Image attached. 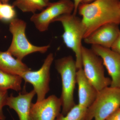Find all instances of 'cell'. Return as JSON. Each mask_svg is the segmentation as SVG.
Segmentation results:
<instances>
[{
	"label": "cell",
	"instance_id": "obj_1",
	"mask_svg": "<svg viewBox=\"0 0 120 120\" xmlns=\"http://www.w3.org/2000/svg\"><path fill=\"white\" fill-rule=\"evenodd\" d=\"M120 0H95L88 4H80L78 11L82 17L84 39L105 24H120Z\"/></svg>",
	"mask_w": 120,
	"mask_h": 120
},
{
	"label": "cell",
	"instance_id": "obj_2",
	"mask_svg": "<svg viewBox=\"0 0 120 120\" xmlns=\"http://www.w3.org/2000/svg\"><path fill=\"white\" fill-rule=\"evenodd\" d=\"M55 65L61 77L62 88L60 98L62 104L61 114L65 116L75 105L74 91L76 83L77 68L75 60L71 56L56 60Z\"/></svg>",
	"mask_w": 120,
	"mask_h": 120
},
{
	"label": "cell",
	"instance_id": "obj_3",
	"mask_svg": "<svg viewBox=\"0 0 120 120\" xmlns=\"http://www.w3.org/2000/svg\"><path fill=\"white\" fill-rule=\"evenodd\" d=\"M56 22H60L63 26V41L66 46L75 53L77 69L82 68V41L85 31L82 19L72 13L60 16L53 20Z\"/></svg>",
	"mask_w": 120,
	"mask_h": 120
},
{
	"label": "cell",
	"instance_id": "obj_4",
	"mask_svg": "<svg viewBox=\"0 0 120 120\" xmlns=\"http://www.w3.org/2000/svg\"><path fill=\"white\" fill-rule=\"evenodd\" d=\"M26 25L25 21L16 18L11 21L9 24V30L12 35V38L7 51L21 61L27 55L33 53H45L50 47L49 45L39 46L31 44L26 37Z\"/></svg>",
	"mask_w": 120,
	"mask_h": 120
},
{
	"label": "cell",
	"instance_id": "obj_5",
	"mask_svg": "<svg viewBox=\"0 0 120 120\" xmlns=\"http://www.w3.org/2000/svg\"><path fill=\"white\" fill-rule=\"evenodd\" d=\"M120 108V88L109 86L98 92L87 108L86 120H105Z\"/></svg>",
	"mask_w": 120,
	"mask_h": 120
},
{
	"label": "cell",
	"instance_id": "obj_6",
	"mask_svg": "<svg viewBox=\"0 0 120 120\" xmlns=\"http://www.w3.org/2000/svg\"><path fill=\"white\" fill-rule=\"evenodd\" d=\"M82 61L85 75L98 92L110 86L111 79L105 76L101 58L91 49L82 46Z\"/></svg>",
	"mask_w": 120,
	"mask_h": 120
},
{
	"label": "cell",
	"instance_id": "obj_7",
	"mask_svg": "<svg viewBox=\"0 0 120 120\" xmlns=\"http://www.w3.org/2000/svg\"><path fill=\"white\" fill-rule=\"evenodd\" d=\"M74 9V3L71 0H59L50 2L41 12L34 14L30 20L37 30L44 32L48 30L49 24L55 19L61 15L72 13Z\"/></svg>",
	"mask_w": 120,
	"mask_h": 120
},
{
	"label": "cell",
	"instance_id": "obj_8",
	"mask_svg": "<svg viewBox=\"0 0 120 120\" xmlns=\"http://www.w3.org/2000/svg\"><path fill=\"white\" fill-rule=\"evenodd\" d=\"M54 59L53 54L50 53L44 61L41 68L37 71L30 70L20 75L26 83L32 84L37 95V102L42 101L49 91L50 69Z\"/></svg>",
	"mask_w": 120,
	"mask_h": 120
},
{
	"label": "cell",
	"instance_id": "obj_9",
	"mask_svg": "<svg viewBox=\"0 0 120 120\" xmlns=\"http://www.w3.org/2000/svg\"><path fill=\"white\" fill-rule=\"evenodd\" d=\"M91 49L102 60L111 77L110 86L120 88V55L110 49L92 45Z\"/></svg>",
	"mask_w": 120,
	"mask_h": 120
},
{
	"label": "cell",
	"instance_id": "obj_10",
	"mask_svg": "<svg viewBox=\"0 0 120 120\" xmlns=\"http://www.w3.org/2000/svg\"><path fill=\"white\" fill-rule=\"evenodd\" d=\"M62 107L61 101L52 95L39 102L32 103L31 108V120H56Z\"/></svg>",
	"mask_w": 120,
	"mask_h": 120
},
{
	"label": "cell",
	"instance_id": "obj_11",
	"mask_svg": "<svg viewBox=\"0 0 120 120\" xmlns=\"http://www.w3.org/2000/svg\"><path fill=\"white\" fill-rule=\"evenodd\" d=\"M119 25L115 23L105 24L84 39L85 43L111 49L120 34Z\"/></svg>",
	"mask_w": 120,
	"mask_h": 120
},
{
	"label": "cell",
	"instance_id": "obj_12",
	"mask_svg": "<svg viewBox=\"0 0 120 120\" xmlns=\"http://www.w3.org/2000/svg\"><path fill=\"white\" fill-rule=\"evenodd\" d=\"M35 94L34 90L26 94H19L15 97L11 94L8 98L7 105L15 110L19 120H31V108L32 99Z\"/></svg>",
	"mask_w": 120,
	"mask_h": 120
},
{
	"label": "cell",
	"instance_id": "obj_13",
	"mask_svg": "<svg viewBox=\"0 0 120 120\" xmlns=\"http://www.w3.org/2000/svg\"><path fill=\"white\" fill-rule=\"evenodd\" d=\"M76 83L78 86V104L87 109L94 101L98 91L86 77L82 68L77 69Z\"/></svg>",
	"mask_w": 120,
	"mask_h": 120
},
{
	"label": "cell",
	"instance_id": "obj_14",
	"mask_svg": "<svg viewBox=\"0 0 120 120\" xmlns=\"http://www.w3.org/2000/svg\"><path fill=\"white\" fill-rule=\"evenodd\" d=\"M0 70L20 76L31 69L22 61L14 58L7 51H0Z\"/></svg>",
	"mask_w": 120,
	"mask_h": 120
},
{
	"label": "cell",
	"instance_id": "obj_15",
	"mask_svg": "<svg viewBox=\"0 0 120 120\" xmlns=\"http://www.w3.org/2000/svg\"><path fill=\"white\" fill-rule=\"evenodd\" d=\"M22 79L19 75L11 74L0 70V89L7 90L11 89L19 91L22 88Z\"/></svg>",
	"mask_w": 120,
	"mask_h": 120
},
{
	"label": "cell",
	"instance_id": "obj_16",
	"mask_svg": "<svg viewBox=\"0 0 120 120\" xmlns=\"http://www.w3.org/2000/svg\"><path fill=\"white\" fill-rule=\"evenodd\" d=\"M50 2L46 0H15L12 5L23 12H31L34 14L37 11L43 10Z\"/></svg>",
	"mask_w": 120,
	"mask_h": 120
},
{
	"label": "cell",
	"instance_id": "obj_17",
	"mask_svg": "<svg viewBox=\"0 0 120 120\" xmlns=\"http://www.w3.org/2000/svg\"><path fill=\"white\" fill-rule=\"evenodd\" d=\"M87 108L75 105L65 115L60 114L56 120H86Z\"/></svg>",
	"mask_w": 120,
	"mask_h": 120
},
{
	"label": "cell",
	"instance_id": "obj_18",
	"mask_svg": "<svg viewBox=\"0 0 120 120\" xmlns=\"http://www.w3.org/2000/svg\"><path fill=\"white\" fill-rule=\"evenodd\" d=\"M14 6L8 4H0V20L11 22L16 18V12Z\"/></svg>",
	"mask_w": 120,
	"mask_h": 120
},
{
	"label": "cell",
	"instance_id": "obj_19",
	"mask_svg": "<svg viewBox=\"0 0 120 120\" xmlns=\"http://www.w3.org/2000/svg\"><path fill=\"white\" fill-rule=\"evenodd\" d=\"M9 96L7 90L0 89V120H5L6 117L3 112V108L7 105V100Z\"/></svg>",
	"mask_w": 120,
	"mask_h": 120
},
{
	"label": "cell",
	"instance_id": "obj_20",
	"mask_svg": "<svg viewBox=\"0 0 120 120\" xmlns=\"http://www.w3.org/2000/svg\"><path fill=\"white\" fill-rule=\"evenodd\" d=\"M110 49L120 55V32Z\"/></svg>",
	"mask_w": 120,
	"mask_h": 120
},
{
	"label": "cell",
	"instance_id": "obj_21",
	"mask_svg": "<svg viewBox=\"0 0 120 120\" xmlns=\"http://www.w3.org/2000/svg\"><path fill=\"white\" fill-rule=\"evenodd\" d=\"M105 120H120V108L114 112Z\"/></svg>",
	"mask_w": 120,
	"mask_h": 120
},
{
	"label": "cell",
	"instance_id": "obj_22",
	"mask_svg": "<svg viewBox=\"0 0 120 120\" xmlns=\"http://www.w3.org/2000/svg\"><path fill=\"white\" fill-rule=\"evenodd\" d=\"M74 4V11L72 13L73 15H76L78 12V8L80 4H81L82 0H73Z\"/></svg>",
	"mask_w": 120,
	"mask_h": 120
},
{
	"label": "cell",
	"instance_id": "obj_23",
	"mask_svg": "<svg viewBox=\"0 0 120 120\" xmlns=\"http://www.w3.org/2000/svg\"><path fill=\"white\" fill-rule=\"evenodd\" d=\"M95 0H82L81 4H88L94 1Z\"/></svg>",
	"mask_w": 120,
	"mask_h": 120
},
{
	"label": "cell",
	"instance_id": "obj_24",
	"mask_svg": "<svg viewBox=\"0 0 120 120\" xmlns=\"http://www.w3.org/2000/svg\"><path fill=\"white\" fill-rule=\"evenodd\" d=\"M9 0H0V1L3 4H8Z\"/></svg>",
	"mask_w": 120,
	"mask_h": 120
},
{
	"label": "cell",
	"instance_id": "obj_25",
	"mask_svg": "<svg viewBox=\"0 0 120 120\" xmlns=\"http://www.w3.org/2000/svg\"><path fill=\"white\" fill-rule=\"evenodd\" d=\"M46 0L47 1H49L50 0Z\"/></svg>",
	"mask_w": 120,
	"mask_h": 120
},
{
	"label": "cell",
	"instance_id": "obj_26",
	"mask_svg": "<svg viewBox=\"0 0 120 120\" xmlns=\"http://www.w3.org/2000/svg\"><path fill=\"white\" fill-rule=\"evenodd\" d=\"M1 3V2L0 1V4Z\"/></svg>",
	"mask_w": 120,
	"mask_h": 120
},
{
	"label": "cell",
	"instance_id": "obj_27",
	"mask_svg": "<svg viewBox=\"0 0 120 120\" xmlns=\"http://www.w3.org/2000/svg\"></svg>",
	"mask_w": 120,
	"mask_h": 120
}]
</instances>
